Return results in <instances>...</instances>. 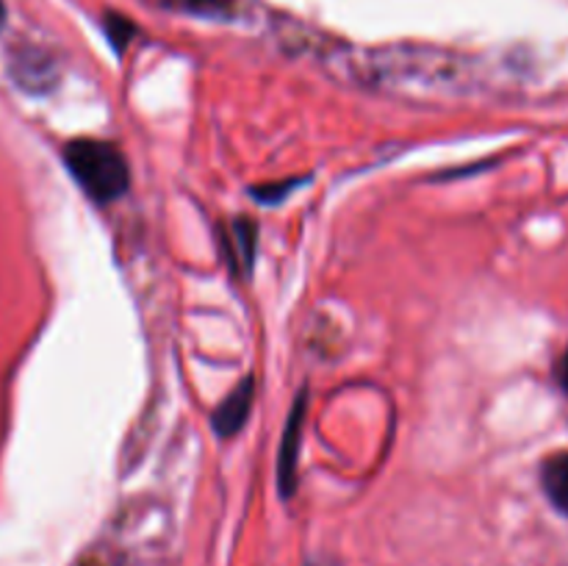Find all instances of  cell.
I'll return each instance as SVG.
<instances>
[{
	"label": "cell",
	"mask_w": 568,
	"mask_h": 566,
	"mask_svg": "<svg viewBox=\"0 0 568 566\" xmlns=\"http://www.w3.org/2000/svg\"><path fill=\"white\" fill-rule=\"evenodd\" d=\"M64 161L78 186L98 203H114L131 186V172L120 150L98 139H75L64 148Z\"/></svg>",
	"instance_id": "6da1fadb"
},
{
	"label": "cell",
	"mask_w": 568,
	"mask_h": 566,
	"mask_svg": "<svg viewBox=\"0 0 568 566\" xmlns=\"http://www.w3.org/2000/svg\"><path fill=\"white\" fill-rule=\"evenodd\" d=\"M560 375H564V386H566V392H568V353H566V358H564V372H560Z\"/></svg>",
	"instance_id": "52a82bcc"
},
{
	"label": "cell",
	"mask_w": 568,
	"mask_h": 566,
	"mask_svg": "<svg viewBox=\"0 0 568 566\" xmlns=\"http://www.w3.org/2000/svg\"><path fill=\"white\" fill-rule=\"evenodd\" d=\"M14 78L20 81L22 89H31V92H42V89L53 87V64H50L48 59H44L42 53H26L17 59L14 64Z\"/></svg>",
	"instance_id": "277c9868"
},
{
	"label": "cell",
	"mask_w": 568,
	"mask_h": 566,
	"mask_svg": "<svg viewBox=\"0 0 568 566\" xmlns=\"http://www.w3.org/2000/svg\"><path fill=\"white\" fill-rule=\"evenodd\" d=\"M303 425H305V397L297 400V405L292 408L288 416V425L283 431V447H281V488L283 492H292L294 486V466H297L300 455V438H303Z\"/></svg>",
	"instance_id": "3957f363"
},
{
	"label": "cell",
	"mask_w": 568,
	"mask_h": 566,
	"mask_svg": "<svg viewBox=\"0 0 568 566\" xmlns=\"http://www.w3.org/2000/svg\"><path fill=\"white\" fill-rule=\"evenodd\" d=\"M253 392H255V383L253 377H247V381H242V386L233 388V392L225 397V403L214 411V431L220 433L222 438L242 431L244 422H247L250 416V408H253Z\"/></svg>",
	"instance_id": "7a4b0ae2"
},
{
	"label": "cell",
	"mask_w": 568,
	"mask_h": 566,
	"mask_svg": "<svg viewBox=\"0 0 568 566\" xmlns=\"http://www.w3.org/2000/svg\"><path fill=\"white\" fill-rule=\"evenodd\" d=\"M233 244H236V259L242 261L244 266L253 264V253H255V225L253 222H236L233 228Z\"/></svg>",
	"instance_id": "8992f818"
},
{
	"label": "cell",
	"mask_w": 568,
	"mask_h": 566,
	"mask_svg": "<svg viewBox=\"0 0 568 566\" xmlns=\"http://www.w3.org/2000/svg\"><path fill=\"white\" fill-rule=\"evenodd\" d=\"M3 26H6V6L3 0H0V31H3Z\"/></svg>",
	"instance_id": "ba28073f"
},
{
	"label": "cell",
	"mask_w": 568,
	"mask_h": 566,
	"mask_svg": "<svg viewBox=\"0 0 568 566\" xmlns=\"http://www.w3.org/2000/svg\"><path fill=\"white\" fill-rule=\"evenodd\" d=\"M541 481H544V492H547V497L552 499L555 508L564 511L568 516V453L552 455V458L544 464Z\"/></svg>",
	"instance_id": "5b68a950"
}]
</instances>
